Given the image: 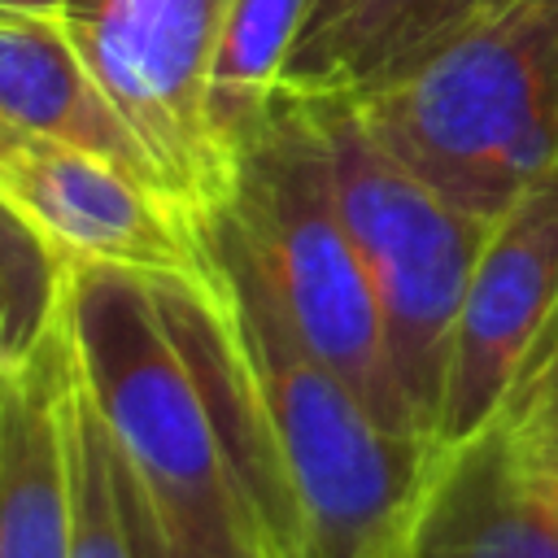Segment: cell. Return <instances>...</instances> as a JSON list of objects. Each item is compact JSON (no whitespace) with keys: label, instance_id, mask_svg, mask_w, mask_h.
Segmentation results:
<instances>
[{"label":"cell","instance_id":"ffe728a7","mask_svg":"<svg viewBox=\"0 0 558 558\" xmlns=\"http://www.w3.org/2000/svg\"><path fill=\"white\" fill-rule=\"evenodd\" d=\"M22 135H26V131H17V126H9V122L0 118V157H4V153H9V148L22 140Z\"/></svg>","mask_w":558,"mask_h":558},{"label":"cell","instance_id":"4fadbf2b","mask_svg":"<svg viewBox=\"0 0 558 558\" xmlns=\"http://www.w3.org/2000/svg\"><path fill=\"white\" fill-rule=\"evenodd\" d=\"M305 9L310 0H222L209 52V126L231 161L283 83Z\"/></svg>","mask_w":558,"mask_h":558},{"label":"cell","instance_id":"d6986e66","mask_svg":"<svg viewBox=\"0 0 558 558\" xmlns=\"http://www.w3.org/2000/svg\"><path fill=\"white\" fill-rule=\"evenodd\" d=\"M65 0H0V9L9 13H61Z\"/></svg>","mask_w":558,"mask_h":558},{"label":"cell","instance_id":"2e32d148","mask_svg":"<svg viewBox=\"0 0 558 558\" xmlns=\"http://www.w3.org/2000/svg\"><path fill=\"white\" fill-rule=\"evenodd\" d=\"M105 423V418H100ZM109 432V427H105ZM109 471H113V493H118V510H122V527H126V545L131 558H240V554H222L209 549L205 541L187 536L153 497V488L140 480V471L122 458V449L109 436Z\"/></svg>","mask_w":558,"mask_h":558},{"label":"cell","instance_id":"8fae6325","mask_svg":"<svg viewBox=\"0 0 558 558\" xmlns=\"http://www.w3.org/2000/svg\"><path fill=\"white\" fill-rule=\"evenodd\" d=\"M0 118L26 135L83 148L166 196L144 144L92 78L57 13L0 9Z\"/></svg>","mask_w":558,"mask_h":558},{"label":"cell","instance_id":"e0dca14e","mask_svg":"<svg viewBox=\"0 0 558 558\" xmlns=\"http://www.w3.org/2000/svg\"><path fill=\"white\" fill-rule=\"evenodd\" d=\"M549 401H558V305L545 318V327L536 331V340H532L519 375L510 379V392H506L497 418H510L514 423V418L536 414Z\"/></svg>","mask_w":558,"mask_h":558},{"label":"cell","instance_id":"9c48e42d","mask_svg":"<svg viewBox=\"0 0 558 558\" xmlns=\"http://www.w3.org/2000/svg\"><path fill=\"white\" fill-rule=\"evenodd\" d=\"M0 201H9L65 266L96 262L140 275L209 270L205 231L166 196L83 148L22 135L0 157Z\"/></svg>","mask_w":558,"mask_h":558},{"label":"cell","instance_id":"30bf717a","mask_svg":"<svg viewBox=\"0 0 558 558\" xmlns=\"http://www.w3.org/2000/svg\"><path fill=\"white\" fill-rule=\"evenodd\" d=\"M70 327L0 371V558H70Z\"/></svg>","mask_w":558,"mask_h":558},{"label":"cell","instance_id":"52a82bcc","mask_svg":"<svg viewBox=\"0 0 558 558\" xmlns=\"http://www.w3.org/2000/svg\"><path fill=\"white\" fill-rule=\"evenodd\" d=\"M558 305V161L488 227L466 279L449 375L440 397V445L488 427L519 375L536 331Z\"/></svg>","mask_w":558,"mask_h":558},{"label":"cell","instance_id":"8992f818","mask_svg":"<svg viewBox=\"0 0 558 558\" xmlns=\"http://www.w3.org/2000/svg\"><path fill=\"white\" fill-rule=\"evenodd\" d=\"M218 13L222 0H65L57 13L196 231L214 227L235 183V161L209 126Z\"/></svg>","mask_w":558,"mask_h":558},{"label":"cell","instance_id":"7c38bea8","mask_svg":"<svg viewBox=\"0 0 558 558\" xmlns=\"http://www.w3.org/2000/svg\"><path fill=\"white\" fill-rule=\"evenodd\" d=\"M497 0H362L283 83L301 92H362L427 57Z\"/></svg>","mask_w":558,"mask_h":558},{"label":"cell","instance_id":"5bb4252c","mask_svg":"<svg viewBox=\"0 0 558 558\" xmlns=\"http://www.w3.org/2000/svg\"><path fill=\"white\" fill-rule=\"evenodd\" d=\"M65 323L61 253L0 201V371L39 353Z\"/></svg>","mask_w":558,"mask_h":558},{"label":"cell","instance_id":"5b68a950","mask_svg":"<svg viewBox=\"0 0 558 558\" xmlns=\"http://www.w3.org/2000/svg\"><path fill=\"white\" fill-rule=\"evenodd\" d=\"M305 96L327 140L344 227L384 314L397 384L418 432L436 440L458 305L493 222L453 209L405 166H397L366 131L349 92Z\"/></svg>","mask_w":558,"mask_h":558},{"label":"cell","instance_id":"3957f363","mask_svg":"<svg viewBox=\"0 0 558 558\" xmlns=\"http://www.w3.org/2000/svg\"><path fill=\"white\" fill-rule=\"evenodd\" d=\"M222 214L262 266L301 340L388 432L423 436L397 384L384 314L344 227L327 140L305 92L279 83L262 122L235 153V183Z\"/></svg>","mask_w":558,"mask_h":558},{"label":"cell","instance_id":"6da1fadb","mask_svg":"<svg viewBox=\"0 0 558 558\" xmlns=\"http://www.w3.org/2000/svg\"><path fill=\"white\" fill-rule=\"evenodd\" d=\"M349 96L397 166L497 222L558 161V0H497L410 70Z\"/></svg>","mask_w":558,"mask_h":558},{"label":"cell","instance_id":"9a60e30c","mask_svg":"<svg viewBox=\"0 0 558 558\" xmlns=\"http://www.w3.org/2000/svg\"><path fill=\"white\" fill-rule=\"evenodd\" d=\"M70 493H74V545L70 558H131L113 471H109V432L78 384L70 397Z\"/></svg>","mask_w":558,"mask_h":558},{"label":"cell","instance_id":"7a4b0ae2","mask_svg":"<svg viewBox=\"0 0 558 558\" xmlns=\"http://www.w3.org/2000/svg\"><path fill=\"white\" fill-rule=\"evenodd\" d=\"M205 244L231 292L244 353L301 506L305 558H401L445 445L388 432L366 410L301 340L227 214L214 218Z\"/></svg>","mask_w":558,"mask_h":558},{"label":"cell","instance_id":"ba28073f","mask_svg":"<svg viewBox=\"0 0 558 558\" xmlns=\"http://www.w3.org/2000/svg\"><path fill=\"white\" fill-rule=\"evenodd\" d=\"M401 558H558V401L445 445Z\"/></svg>","mask_w":558,"mask_h":558},{"label":"cell","instance_id":"277c9868","mask_svg":"<svg viewBox=\"0 0 558 558\" xmlns=\"http://www.w3.org/2000/svg\"><path fill=\"white\" fill-rule=\"evenodd\" d=\"M65 327L78 384L157 506L209 549L270 558L153 279L126 266L70 262Z\"/></svg>","mask_w":558,"mask_h":558},{"label":"cell","instance_id":"ac0fdd59","mask_svg":"<svg viewBox=\"0 0 558 558\" xmlns=\"http://www.w3.org/2000/svg\"><path fill=\"white\" fill-rule=\"evenodd\" d=\"M362 0H310V9H305V22H301V35H296V48H292V57H288V65H283V74L296 65V61H305L353 9H357Z\"/></svg>","mask_w":558,"mask_h":558}]
</instances>
